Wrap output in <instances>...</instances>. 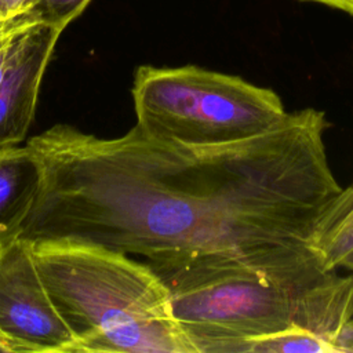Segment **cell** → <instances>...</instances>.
I'll return each instance as SVG.
<instances>
[{
    "instance_id": "cell-1",
    "label": "cell",
    "mask_w": 353,
    "mask_h": 353,
    "mask_svg": "<svg viewBox=\"0 0 353 353\" xmlns=\"http://www.w3.org/2000/svg\"><path fill=\"white\" fill-rule=\"evenodd\" d=\"M328 128L323 110L305 108L247 138L188 148L137 125L103 139L57 124L28 141L44 181L18 236L98 244L149 265L301 262L342 189L327 156Z\"/></svg>"
},
{
    "instance_id": "cell-2",
    "label": "cell",
    "mask_w": 353,
    "mask_h": 353,
    "mask_svg": "<svg viewBox=\"0 0 353 353\" xmlns=\"http://www.w3.org/2000/svg\"><path fill=\"white\" fill-rule=\"evenodd\" d=\"M30 243L44 285L76 338L73 353H194L148 263L69 239Z\"/></svg>"
},
{
    "instance_id": "cell-3",
    "label": "cell",
    "mask_w": 353,
    "mask_h": 353,
    "mask_svg": "<svg viewBox=\"0 0 353 353\" xmlns=\"http://www.w3.org/2000/svg\"><path fill=\"white\" fill-rule=\"evenodd\" d=\"M149 266L194 353H240L245 339L287 328L296 294L325 273L319 259L279 265L200 256Z\"/></svg>"
},
{
    "instance_id": "cell-4",
    "label": "cell",
    "mask_w": 353,
    "mask_h": 353,
    "mask_svg": "<svg viewBox=\"0 0 353 353\" xmlns=\"http://www.w3.org/2000/svg\"><path fill=\"white\" fill-rule=\"evenodd\" d=\"M131 92L138 128L188 148L247 138L287 113L276 91L193 65L141 66Z\"/></svg>"
},
{
    "instance_id": "cell-5",
    "label": "cell",
    "mask_w": 353,
    "mask_h": 353,
    "mask_svg": "<svg viewBox=\"0 0 353 353\" xmlns=\"http://www.w3.org/2000/svg\"><path fill=\"white\" fill-rule=\"evenodd\" d=\"M0 338L11 353H73L76 346L39 273L32 243L19 236L0 244Z\"/></svg>"
},
{
    "instance_id": "cell-6",
    "label": "cell",
    "mask_w": 353,
    "mask_h": 353,
    "mask_svg": "<svg viewBox=\"0 0 353 353\" xmlns=\"http://www.w3.org/2000/svg\"><path fill=\"white\" fill-rule=\"evenodd\" d=\"M62 32L33 12L0 21V148L25 141Z\"/></svg>"
},
{
    "instance_id": "cell-7",
    "label": "cell",
    "mask_w": 353,
    "mask_h": 353,
    "mask_svg": "<svg viewBox=\"0 0 353 353\" xmlns=\"http://www.w3.org/2000/svg\"><path fill=\"white\" fill-rule=\"evenodd\" d=\"M352 319L353 272L349 276H339L332 270L296 294L290 325L321 341L331 353H335V339Z\"/></svg>"
},
{
    "instance_id": "cell-8",
    "label": "cell",
    "mask_w": 353,
    "mask_h": 353,
    "mask_svg": "<svg viewBox=\"0 0 353 353\" xmlns=\"http://www.w3.org/2000/svg\"><path fill=\"white\" fill-rule=\"evenodd\" d=\"M43 181L41 160L28 143L0 148V244L19 234Z\"/></svg>"
},
{
    "instance_id": "cell-9",
    "label": "cell",
    "mask_w": 353,
    "mask_h": 353,
    "mask_svg": "<svg viewBox=\"0 0 353 353\" xmlns=\"http://www.w3.org/2000/svg\"><path fill=\"white\" fill-rule=\"evenodd\" d=\"M309 247L321 261L324 272L343 268L353 256V181L323 210Z\"/></svg>"
},
{
    "instance_id": "cell-10",
    "label": "cell",
    "mask_w": 353,
    "mask_h": 353,
    "mask_svg": "<svg viewBox=\"0 0 353 353\" xmlns=\"http://www.w3.org/2000/svg\"><path fill=\"white\" fill-rule=\"evenodd\" d=\"M91 0H39L33 14L62 29L76 19Z\"/></svg>"
},
{
    "instance_id": "cell-11",
    "label": "cell",
    "mask_w": 353,
    "mask_h": 353,
    "mask_svg": "<svg viewBox=\"0 0 353 353\" xmlns=\"http://www.w3.org/2000/svg\"><path fill=\"white\" fill-rule=\"evenodd\" d=\"M39 0H0L1 19L33 12Z\"/></svg>"
},
{
    "instance_id": "cell-12",
    "label": "cell",
    "mask_w": 353,
    "mask_h": 353,
    "mask_svg": "<svg viewBox=\"0 0 353 353\" xmlns=\"http://www.w3.org/2000/svg\"><path fill=\"white\" fill-rule=\"evenodd\" d=\"M302 1H314L320 3L323 6L336 8L339 11H343L353 17V0H302Z\"/></svg>"
},
{
    "instance_id": "cell-13",
    "label": "cell",
    "mask_w": 353,
    "mask_h": 353,
    "mask_svg": "<svg viewBox=\"0 0 353 353\" xmlns=\"http://www.w3.org/2000/svg\"><path fill=\"white\" fill-rule=\"evenodd\" d=\"M0 352H1V353H11L8 345L4 342L3 338H0Z\"/></svg>"
},
{
    "instance_id": "cell-14",
    "label": "cell",
    "mask_w": 353,
    "mask_h": 353,
    "mask_svg": "<svg viewBox=\"0 0 353 353\" xmlns=\"http://www.w3.org/2000/svg\"><path fill=\"white\" fill-rule=\"evenodd\" d=\"M343 269H347L349 272H353V256L345 263V266H343Z\"/></svg>"
},
{
    "instance_id": "cell-15",
    "label": "cell",
    "mask_w": 353,
    "mask_h": 353,
    "mask_svg": "<svg viewBox=\"0 0 353 353\" xmlns=\"http://www.w3.org/2000/svg\"><path fill=\"white\" fill-rule=\"evenodd\" d=\"M0 21H1V15H0Z\"/></svg>"
}]
</instances>
